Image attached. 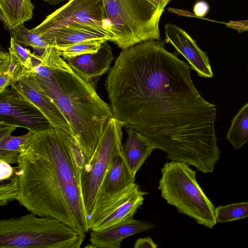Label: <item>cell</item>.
I'll return each instance as SVG.
<instances>
[{
	"mask_svg": "<svg viewBox=\"0 0 248 248\" xmlns=\"http://www.w3.org/2000/svg\"><path fill=\"white\" fill-rule=\"evenodd\" d=\"M166 43L150 40L122 50L104 85L113 117L145 136L171 161L212 172L220 157L216 106L196 88L191 66Z\"/></svg>",
	"mask_w": 248,
	"mask_h": 248,
	"instance_id": "1",
	"label": "cell"
},
{
	"mask_svg": "<svg viewBox=\"0 0 248 248\" xmlns=\"http://www.w3.org/2000/svg\"><path fill=\"white\" fill-rule=\"evenodd\" d=\"M72 136L49 128L32 134L17 164V201L30 213L57 218L86 236L90 231Z\"/></svg>",
	"mask_w": 248,
	"mask_h": 248,
	"instance_id": "2",
	"label": "cell"
},
{
	"mask_svg": "<svg viewBox=\"0 0 248 248\" xmlns=\"http://www.w3.org/2000/svg\"><path fill=\"white\" fill-rule=\"evenodd\" d=\"M31 57L33 68L28 72L63 114L88 161L113 117L109 105L98 95L95 82L74 70L54 47L48 46L40 55L31 53Z\"/></svg>",
	"mask_w": 248,
	"mask_h": 248,
	"instance_id": "3",
	"label": "cell"
},
{
	"mask_svg": "<svg viewBox=\"0 0 248 248\" xmlns=\"http://www.w3.org/2000/svg\"><path fill=\"white\" fill-rule=\"evenodd\" d=\"M85 237L57 218L32 213L0 220V248H79Z\"/></svg>",
	"mask_w": 248,
	"mask_h": 248,
	"instance_id": "4",
	"label": "cell"
},
{
	"mask_svg": "<svg viewBox=\"0 0 248 248\" xmlns=\"http://www.w3.org/2000/svg\"><path fill=\"white\" fill-rule=\"evenodd\" d=\"M158 189L168 203L177 211L209 229L216 225L215 207L196 179V171L186 163L171 161L161 169Z\"/></svg>",
	"mask_w": 248,
	"mask_h": 248,
	"instance_id": "5",
	"label": "cell"
},
{
	"mask_svg": "<svg viewBox=\"0 0 248 248\" xmlns=\"http://www.w3.org/2000/svg\"><path fill=\"white\" fill-rule=\"evenodd\" d=\"M111 23L114 43L124 50L140 42L161 40L159 23L162 13L146 0H103Z\"/></svg>",
	"mask_w": 248,
	"mask_h": 248,
	"instance_id": "6",
	"label": "cell"
},
{
	"mask_svg": "<svg viewBox=\"0 0 248 248\" xmlns=\"http://www.w3.org/2000/svg\"><path fill=\"white\" fill-rule=\"evenodd\" d=\"M123 127L124 124L114 117L108 120L92 157L81 173V189L88 218L113 159L122 155Z\"/></svg>",
	"mask_w": 248,
	"mask_h": 248,
	"instance_id": "7",
	"label": "cell"
},
{
	"mask_svg": "<svg viewBox=\"0 0 248 248\" xmlns=\"http://www.w3.org/2000/svg\"><path fill=\"white\" fill-rule=\"evenodd\" d=\"M85 26L96 29L115 42L116 36L103 0H70L31 30L44 38L62 28Z\"/></svg>",
	"mask_w": 248,
	"mask_h": 248,
	"instance_id": "8",
	"label": "cell"
},
{
	"mask_svg": "<svg viewBox=\"0 0 248 248\" xmlns=\"http://www.w3.org/2000/svg\"><path fill=\"white\" fill-rule=\"evenodd\" d=\"M146 194L134 182L120 192L95 202L88 218L89 230H102L133 218Z\"/></svg>",
	"mask_w": 248,
	"mask_h": 248,
	"instance_id": "9",
	"label": "cell"
},
{
	"mask_svg": "<svg viewBox=\"0 0 248 248\" xmlns=\"http://www.w3.org/2000/svg\"><path fill=\"white\" fill-rule=\"evenodd\" d=\"M0 124L24 128L32 134L54 127L36 105L12 87L0 93Z\"/></svg>",
	"mask_w": 248,
	"mask_h": 248,
	"instance_id": "10",
	"label": "cell"
},
{
	"mask_svg": "<svg viewBox=\"0 0 248 248\" xmlns=\"http://www.w3.org/2000/svg\"><path fill=\"white\" fill-rule=\"evenodd\" d=\"M11 87L36 105L54 127L72 135L70 125L63 114L54 101L39 87L30 72L26 71Z\"/></svg>",
	"mask_w": 248,
	"mask_h": 248,
	"instance_id": "11",
	"label": "cell"
},
{
	"mask_svg": "<svg viewBox=\"0 0 248 248\" xmlns=\"http://www.w3.org/2000/svg\"><path fill=\"white\" fill-rule=\"evenodd\" d=\"M165 39L176 51L184 57L198 76L211 78L214 76L206 53L197 46L195 41L184 30L175 24L165 26Z\"/></svg>",
	"mask_w": 248,
	"mask_h": 248,
	"instance_id": "12",
	"label": "cell"
},
{
	"mask_svg": "<svg viewBox=\"0 0 248 248\" xmlns=\"http://www.w3.org/2000/svg\"><path fill=\"white\" fill-rule=\"evenodd\" d=\"M154 224L134 218L100 231H91L90 241L96 248H120L124 239L147 231Z\"/></svg>",
	"mask_w": 248,
	"mask_h": 248,
	"instance_id": "13",
	"label": "cell"
},
{
	"mask_svg": "<svg viewBox=\"0 0 248 248\" xmlns=\"http://www.w3.org/2000/svg\"><path fill=\"white\" fill-rule=\"evenodd\" d=\"M108 42L103 43L96 52L81 55L65 61L78 73L95 82L109 71L114 59L111 47Z\"/></svg>",
	"mask_w": 248,
	"mask_h": 248,
	"instance_id": "14",
	"label": "cell"
},
{
	"mask_svg": "<svg viewBox=\"0 0 248 248\" xmlns=\"http://www.w3.org/2000/svg\"><path fill=\"white\" fill-rule=\"evenodd\" d=\"M128 137L121 147V154L131 176H135L143 164L155 149L148 139L131 128L126 129Z\"/></svg>",
	"mask_w": 248,
	"mask_h": 248,
	"instance_id": "15",
	"label": "cell"
},
{
	"mask_svg": "<svg viewBox=\"0 0 248 248\" xmlns=\"http://www.w3.org/2000/svg\"><path fill=\"white\" fill-rule=\"evenodd\" d=\"M135 181L122 155L116 156L103 180L94 202L120 192Z\"/></svg>",
	"mask_w": 248,
	"mask_h": 248,
	"instance_id": "16",
	"label": "cell"
},
{
	"mask_svg": "<svg viewBox=\"0 0 248 248\" xmlns=\"http://www.w3.org/2000/svg\"><path fill=\"white\" fill-rule=\"evenodd\" d=\"M48 46L59 47L96 39L111 41L102 31L85 26H72L62 28L43 38Z\"/></svg>",
	"mask_w": 248,
	"mask_h": 248,
	"instance_id": "17",
	"label": "cell"
},
{
	"mask_svg": "<svg viewBox=\"0 0 248 248\" xmlns=\"http://www.w3.org/2000/svg\"><path fill=\"white\" fill-rule=\"evenodd\" d=\"M34 6L31 0H0V15L9 30L32 18Z\"/></svg>",
	"mask_w": 248,
	"mask_h": 248,
	"instance_id": "18",
	"label": "cell"
},
{
	"mask_svg": "<svg viewBox=\"0 0 248 248\" xmlns=\"http://www.w3.org/2000/svg\"><path fill=\"white\" fill-rule=\"evenodd\" d=\"M226 139L235 150L248 142V102L232 120Z\"/></svg>",
	"mask_w": 248,
	"mask_h": 248,
	"instance_id": "19",
	"label": "cell"
},
{
	"mask_svg": "<svg viewBox=\"0 0 248 248\" xmlns=\"http://www.w3.org/2000/svg\"><path fill=\"white\" fill-rule=\"evenodd\" d=\"M30 131L19 136H9L0 139V160L9 164H17L23 147L31 137Z\"/></svg>",
	"mask_w": 248,
	"mask_h": 248,
	"instance_id": "20",
	"label": "cell"
},
{
	"mask_svg": "<svg viewBox=\"0 0 248 248\" xmlns=\"http://www.w3.org/2000/svg\"><path fill=\"white\" fill-rule=\"evenodd\" d=\"M13 38L20 44L31 47L37 55L42 54L48 46L45 40L38 34L32 32L21 24L10 30Z\"/></svg>",
	"mask_w": 248,
	"mask_h": 248,
	"instance_id": "21",
	"label": "cell"
},
{
	"mask_svg": "<svg viewBox=\"0 0 248 248\" xmlns=\"http://www.w3.org/2000/svg\"><path fill=\"white\" fill-rule=\"evenodd\" d=\"M215 216L218 223H225L248 217V202L221 205L215 208Z\"/></svg>",
	"mask_w": 248,
	"mask_h": 248,
	"instance_id": "22",
	"label": "cell"
},
{
	"mask_svg": "<svg viewBox=\"0 0 248 248\" xmlns=\"http://www.w3.org/2000/svg\"><path fill=\"white\" fill-rule=\"evenodd\" d=\"M106 41L103 39L92 40L54 48L58 54L66 60L81 55L96 52Z\"/></svg>",
	"mask_w": 248,
	"mask_h": 248,
	"instance_id": "23",
	"label": "cell"
},
{
	"mask_svg": "<svg viewBox=\"0 0 248 248\" xmlns=\"http://www.w3.org/2000/svg\"><path fill=\"white\" fill-rule=\"evenodd\" d=\"M19 193V178L16 167L13 175L9 178L0 181V206L7 205L10 202L17 200Z\"/></svg>",
	"mask_w": 248,
	"mask_h": 248,
	"instance_id": "24",
	"label": "cell"
},
{
	"mask_svg": "<svg viewBox=\"0 0 248 248\" xmlns=\"http://www.w3.org/2000/svg\"><path fill=\"white\" fill-rule=\"evenodd\" d=\"M8 50L10 55L15 57L27 71L32 70L33 64L30 49L24 47L11 36Z\"/></svg>",
	"mask_w": 248,
	"mask_h": 248,
	"instance_id": "25",
	"label": "cell"
},
{
	"mask_svg": "<svg viewBox=\"0 0 248 248\" xmlns=\"http://www.w3.org/2000/svg\"><path fill=\"white\" fill-rule=\"evenodd\" d=\"M0 181L7 179L13 175L16 170V167H12L10 164L2 160H0Z\"/></svg>",
	"mask_w": 248,
	"mask_h": 248,
	"instance_id": "26",
	"label": "cell"
},
{
	"mask_svg": "<svg viewBox=\"0 0 248 248\" xmlns=\"http://www.w3.org/2000/svg\"><path fill=\"white\" fill-rule=\"evenodd\" d=\"M157 247V245L149 236L138 238L133 246L134 248H156Z\"/></svg>",
	"mask_w": 248,
	"mask_h": 248,
	"instance_id": "27",
	"label": "cell"
},
{
	"mask_svg": "<svg viewBox=\"0 0 248 248\" xmlns=\"http://www.w3.org/2000/svg\"><path fill=\"white\" fill-rule=\"evenodd\" d=\"M11 61L9 52L2 50L0 52V73L9 72V66Z\"/></svg>",
	"mask_w": 248,
	"mask_h": 248,
	"instance_id": "28",
	"label": "cell"
},
{
	"mask_svg": "<svg viewBox=\"0 0 248 248\" xmlns=\"http://www.w3.org/2000/svg\"><path fill=\"white\" fill-rule=\"evenodd\" d=\"M14 79L9 72L0 73V93L12 85Z\"/></svg>",
	"mask_w": 248,
	"mask_h": 248,
	"instance_id": "29",
	"label": "cell"
},
{
	"mask_svg": "<svg viewBox=\"0 0 248 248\" xmlns=\"http://www.w3.org/2000/svg\"><path fill=\"white\" fill-rule=\"evenodd\" d=\"M229 28L237 30L239 32L248 31V20L230 21L225 24Z\"/></svg>",
	"mask_w": 248,
	"mask_h": 248,
	"instance_id": "30",
	"label": "cell"
},
{
	"mask_svg": "<svg viewBox=\"0 0 248 248\" xmlns=\"http://www.w3.org/2000/svg\"><path fill=\"white\" fill-rule=\"evenodd\" d=\"M209 6L204 1H199L195 4L193 8L194 14L199 17H203L208 13Z\"/></svg>",
	"mask_w": 248,
	"mask_h": 248,
	"instance_id": "31",
	"label": "cell"
},
{
	"mask_svg": "<svg viewBox=\"0 0 248 248\" xmlns=\"http://www.w3.org/2000/svg\"><path fill=\"white\" fill-rule=\"evenodd\" d=\"M16 127L11 125L0 124V139L11 135Z\"/></svg>",
	"mask_w": 248,
	"mask_h": 248,
	"instance_id": "32",
	"label": "cell"
},
{
	"mask_svg": "<svg viewBox=\"0 0 248 248\" xmlns=\"http://www.w3.org/2000/svg\"><path fill=\"white\" fill-rule=\"evenodd\" d=\"M154 6L157 10L163 13L164 11V9L167 4L171 0H146Z\"/></svg>",
	"mask_w": 248,
	"mask_h": 248,
	"instance_id": "33",
	"label": "cell"
},
{
	"mask_svg": "<svg viewBox=\"0 0 248 248\" xmlns=\"http://www.w3.org/2000/svg\"><path fill=\"white\" fill-rule=\"evenodd\" d=\"M43 0L48 3L50 5H56L62 1H65V0L69 1L70 0Z\"/></svg>",
	"mask_w": 248,
	"mask_h": 248,
	"instance_id": "34",
	"label": "cell"
},
{
	"mask_svg": "<svg viewBox=\"0 0 248 248\" xmlns=\"http://www.w3.org/2000/svg\"></svg>",
	"mask_w": 248,
	"mask_h": 248,
	"instance_id": "35",
	"label": "cell"
}]
</instances>
